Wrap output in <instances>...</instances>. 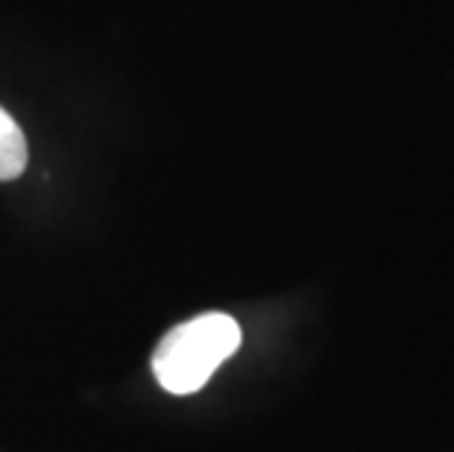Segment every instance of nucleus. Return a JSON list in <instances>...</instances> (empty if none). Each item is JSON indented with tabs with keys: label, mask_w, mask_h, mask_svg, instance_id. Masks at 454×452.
<instances>
[{
	"label": "nucleus",
	"mask_w": 454,
	"mask_h": 452,
	"mask_svg": "<svg viewBox=\"0 0 454 452\" xmlns=\"http://www.w3.org/2000/svg\"><path fill=\"white\" fill-rule=\"evenodd\" d=\"M240 347V326L223 312L179 323L153 353V373L164 391L185 397L206 385L215 370Z\"/></svg>",
	"instance_id": "f257e3e1"
},
{
	"label": "nucleus",
	"mask_w": 454,
	"mask_h": 452,
	"mask_svg": "<svg viewBox=\"0 0 454 452\" xmlns=\"http://www.w3.org/2000/svg\"><path fill=\"white\" fill-rule=\"evenodd\" d=\"M27 168V139L18 121L0 106V182L21 177Z\"/></svg>",
	"instance_id": "f03ea898"
}]
</instances>
